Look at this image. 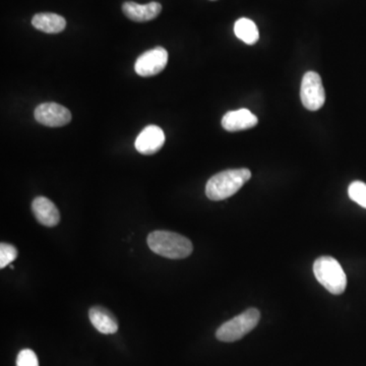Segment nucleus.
<instances>
[{
  "instance_id": "1",
  "label": "nucleus",
  "mask_w": 366,
  "mask_h": 366,
  "mask_svg": "<svg viewBox=\"0 0 366 366\" xmlns=\"http://www.w3.org/2000/svg\"><path fill=\"white\" fill-rule=\"evenodd\" d=\"M252 178L246 168L222 171L214 175L206 185V195L212 201H223L232 197Z\"/></svg>"
},
{
  "instance_id": "2",
  "label": "nucleus",
  "mask_w": 366,
  "mask_h": 366,
  "mask_svg": "<svg viewBox=\"0 0 366 366\" xmlns=\"http://www.w3.org/2000/svg\"><path fill=\"white\" fill-rule=\"evenodd\" d=\"M148 245L152 252L171 259H185L194 250L192 241L178 233L154 231L148 236Z\"/></svg>"
},
{
  "instance_id": "3",
  "label": "nucleus",
  "mask_w": 366,
  "mask_h": 366,
  "mask_svg": "<svg viewBox=\"0 0 366 366\" xmlns=\"http://www.w3.org/2000/svg\"><path fill=\"white\" fill-rule=\"evenodd\" d=\"M317 280L334 295H340L347 287V277L338 261L332 257H321L314 261Z\"/></svg>"
},
{
  "instance_id": "4",
  "label": "nucleus",
  "mask_w": 366,
  "mask_h": 366,
  "mask_svg": "<svg viewBox=\"0 0 366 366\" xmlns=\"http://www.w3.org/2000/svg\"><path fill=\"white\" fill-rule=\"evenodd\" d=\"M259 319H261V314L257 308L246 310L239 316L224 323L217 330V339L227 343L239 340L257 327Z\"/></svg>"
},
{
  "instance_id": "5",
  "label": "nucleus",
  "mask_w": 366,
  "mask_h": 366,
  "mask_svg": "<svg viewBox=\"0 0 366 366\" xmlns=\"http://www.w3.org/2000/svg\"><path fill=\"white\" fill-rule=\"evenodd\" d=\"M300 98L303 105L310 111H317L326 102V93L319 73L307 72L301 82Z\"/></svg>"
},
{
  "instance_id": "6",
  "label": "nucleus",
  "mask_w": 366,
  "mask_h": 366,
  "mask_svg": "<svg viewBox=\"0 0 366 366\" xmlns=\"http://www.w3.org/2000/svg\"><path fill=\"white\" fill-rule=\"evenodd\" d=\"M167 63V50L159 46L143 53L135 61V70L141 77H153L163 72Z\"/></svg>"
},
{
  "instance_id": "7",
  "label": "nucleus",
  "mask_w": 366,
  "mask_h": 366,
  "mask_svg": "<svg viewBox=\"0 0 366 366\" xmlns=\"http://www.w3.org/2000/svg\"><path fill=\"white\" fill-rule=\"evenodd\" d=\"M35 119L48 128H61L72 121V113L57 103L40 104L35 109Z\"/></svg>"
},
{
  "instance_id": "8",
  "label": "nucleus",
  "mask_w": 366,
  "mask_h": 366,
  "mask_svg": "<svg viewBox=\"0 0 366 366\" xmlns=\"http://www.w3.org/2000/svg\"><path fill=\"white\" fill-rule=\"evenodd\" d=\"M165 143V134L157 125H148L142 130L135 139V148L143 155H154L161 150Z\"/></svg>"
},
{
  "instance_id": "9",
  "label": "nucleus",
  "mask_w": 366,
  "mask_h": 366,
  "mask_svg": "<svg viewBox=\"0 0 366 366\" xmlns=\"http://www.w3.org/2000/svg\"><path fill=\"white\" fill-rule=\"evenodd\" d=\"M124 15L137 23H145L156 19L162 10L159 2H150L146 4H139L134 1L124 2L122 6Z\"/></svg>"
},
{
  "instance_id": "10",
  "label": "nucleus",
  "mask_w": 366,
  "mask_h": 366,
  "mask_svg": "<svg viewBox=\"0 0 366 366\" xmlns=\"http://www.w3.org/2000/svg\"><path fill=\"white\" fill-rule=\"evenodd\" d=\"M259 123L256 115L252 114L250 110L239 109L229 111L222 119V126L227 132H235L241 130H250Z\"/></svg>"
},
{
  "instance_id": "11",
  "label": "nucleus",
  "mask_w": 366,
  "mask_h": 366,
  "mask_svg": "<svg viewBox=\"0 0 366 366\" xmlns=\"http://www.w3.org/2000/svg\"><path fill=\"white\" fill-rule=\"evenodd\" d=\"M32 211L38 222L46 227H54L61 221L59 208L47 197H36L32 203Z\"/></svg>"
},
{
  "instance_id": "12",
  "label": "nucleus",
  "mask_w": 366,
  "mask_h": 366,
  "mask_svg": "<svg viewBox=\"0 0 366 366\" xmlns=\"http://www.w3.org/2000/svg\"><path fill=\"white\" fill-rule=\"evenodd\" d=\"M91 323L104 335L115 334L119 330V321L112 312L102 306H94L89 312Z\"/></svg>"
},
{
  "instance_id": "13",
  "label": "nucleus",
  "mask_w": 366,
  "mask_h": 366,
  "mask_svg": "<svg viewBox=\"0 0 366 366\" xmlns=\"http://www.w3.org/2000/svg\"><path fill=\"white\" fill-rule=\"evenodd\" d=\"M32 24L35 29L47 34H59L66 29V21L56 13H37L33 17Z\"/></svg>"
},
{
  "instance_id": "14",
  "label": "nucleus",
  "mask_w": 366,
  "mask_h": 366,
  "mask_svg": "<svg viewBox=\"0 0 366 366\" xmlns=\"http://www.w3.org/2000/svg\"><path fill=\"white\" fill-rule=\"evenodd\" d=\"M234 33L238 39L248 45H254L259 39V29L252 20L239 19L234 24Z\"/></svg>"
},
{
  "instance_id": "15",
  "label": "nucleus",
  "mask_w": 366,
  "mask_h": 366,
  "mask_svg": "<svg viewBox=\"0 0 366 366\" xmlns=\"http://www.w3.org/2000/svg\"><path fill=\"white\" fill-rule=\"evenodd\" d=\"M350 199L361 207L366 208V184L363 181H354L348 188Z\"/></svg>"
},
{
  "instance_id": "16",
  "label": "nucleus",
  "mask_w": 366,
  "mask_h": 366,
  "mask_svg": "<svg viewBox=\"0 0 366 366\" xmlns=\"http://www.w3.org/2000/svg\"><path fill=\"white\" fill-rule=\"evenodd\" d=\"M17 257V250L12 244H0V268H4L8 264L15 261Z\"/></svg>"
},
{
  "instance_id": "17",
  "label": "nucleus",
  "mask_w": 366,
  "mask_h": 366,
  "mask_svg": "<svg viewBox=\"0 0 366 366\" xmlns=\"http://www.w3.org/2000/svg\"><path fill=\"white\" fill-rule=\"evenodd\" d=\"M17 366H39L36 353L31 349L22 350L17 357Z\"/></svg>"
}]
</instances>
